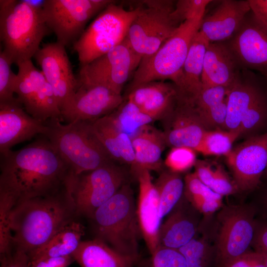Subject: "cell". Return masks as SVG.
Masks as SVG:
<instances>
[{"mask_svg":"<svg viewBox=\"0 0 267 267\" xmlns=\"http://www.w3.org/2000/svg\"><path fill=\"white\" fill-rule=\"evenodd\" d=\"M251 10L248 0H222L210 14L204 16L199 31L210 43L229 40Z\"/></svg>","mask_w":267,"mask_h":267,"instance_id":"44dd1931","label":"cell"},{"mask_svg":"<svg viewBox=\"0 0 267 267\" xmlns=\"http://www.w3.org/2000/svg\"><path fill=\"white\" fill-rule=\"evenodd\" d=\"M72 256L81 267H132L135 261L98 238L81 241Z\"/></svg>","mask_w":267,"mask_h":267,"instance_id":"83f0119b","label":"cell"},{"mask_svg":"<svg viewBox=\"0 0 267 267\" xmlns=\"http://www.w3.org/2000/svg\"><path fill=\"white\" fill-rule=\"evenodd\" d=\"M134 152L133 173L140 170L160 171L162 167V154L167 146L162 131L148 125L132 138Z\"/></svg>","mask_w":267,"mask_h":267,"instance_id":"484cf974","label":"cell"},{"mask_svg":"<svg viewBox=\"0 0 267 267\" xmlns=\"http://www.w3.org/2000/svg\"><path fill=\"white\" fill-rule=\"evenodd\" d=\"M19 100L0 103V153H5L16 144L31 139L48 131L46 123L27 113Z\"/></svg>","mask_w":267,"mask_h":267,"instance_id":"d6986e66","label":"cell"},{"mask_svg":"<svg viewBox=\"0 0 267 267\" xmlns=\"http://www.w3.org/2000/svg\"><path fill=\"white\" fill-rule=\"evenodd\" d=\"M59 119L47 122L44 135L70 169L77 176L99 168L113 161L95 134L90 122L63 124Z\"/></svg>","mask_w":267,"mask_h":267,"instance_id":"5b68a950","label":"cell"},{"mask_svg":"<svg viewBox=\"0 0 267 267\" xmlns=\"http://www.w3.org/2000/svg\"><path fill=\"white\" fill-rule=\"evenodd\" d=\"M141 59L126 38L108 52L81 66L77 78L80 84L103 85L121 94L124 85Z\"/></svg>","mask_w":267,"mask_h":267,"instance_id":"7c38bea8","label":"cell"},{"mask_svg":"<svg viewBox=\"0 0 267 267\" xmlns=\"http://www.w3.org/2000/svg\"><path fill=\"white\" fill-rule=\"evenodd\" d=\"M152 255V267H186L185 260L177 249L159 246Z\"/></svg>","mask_w":267,"mask_h":267,"instance_id":"ab89813d","label":"cell"},{"mask_svg":"<svg viewBox=\"0 0 267 267\" xmlns=\"http://www.w3.org/2000/svg\"><path fill=\"white\" fill-rule=\"evenodd\" d=\"M186 267H210L214 260V249L206 236L194 237L178 249Z\"/></svg>","mask_w":267,"mask_h":267,"instance_id":"d6a6232c","label":"cell"},{"mask_svg":"<svg viewBox=\"0 0 267 267\" xmlns=\"http://www.w3.org/2000/svg\"><path fill=\"white\" fill-rule=\"evenodd\" d=\"M254 205H228L218 215L219 230L214 249L217 267H224L248 251L256 228Z\"/></svg>","mask_w":267,"mask_h":267,"instance_id":"30bf717a","label":"cell"},{"mask_svg":"<svg viewBox=\"0 0 267 267\" xmlns=\"http://www.w3.org/2000/svg\"><path fill=\"white\" fill-rule=\"evenodd\" d=\"M210 0H178L176 1L172 15L174 20L180 25L184 22L204 16Z\"/></svg>","mask_w":267,"mask_h":267,"instance_id":"8d00e7d4","label":"cell"},{"mask_svg":"<svg viewBox=\"0 0 267 267\" xmlns=\"http://www.w3.org/2000/svg\"><path fill=\"white\" fill-rule=\"evenodd\" d=\"M91 218L98 239L109 244L120 254L136 260L140 231L134 193L129 183H125Z\"/></svg>","mask_w":267,"mask_h":267,"instance_id":"277c9868","label":"cell"},{"mask_svg":"<svg viewBox=\"0 0 267 267\" xmlns=\"http://www.w3.org/2000/svg\"><path fill=\"white\" fill-rule=\"evenodd\" d=\"M184 196L194 208L205 216L213 214L222 207V199H213L198 195Z\"/></svg>","mask_w":267,"mask_h":267,"instance_id":"7bdbcfd3","label":"cell"},{"mask_svg":"<svg viewBox=\"0 0 267 267\" xmlns=\"http://www.w3.org/2000/svg\"><path fill=\"white\" fill-rule=\"evenodd\" d=\"M196 111L201 122L207 130H224L227 116L226 99L207 109Z\"/></svg>","mask_w":267,"mask_h":267,"instance_id":"74e56055","label":"cell"},{"mask_svg":"<svg viewBox=\"0 0 267 267\" xmlns=\"http://www.w3.org/2000/svg\"><path fill=\"white\" fill-rule=\"evenodd\" d=\"M180 201L161 224L159 247L178 250L195 237L197 222L188 210V206Z\"/></svg>","mask_w":267,"mask_h":267,"instance_id":"d4e9b609","label":"cell"},{"mask_svg":"<svg viewBox=\"0 0 267 267\" xmlns=\"http://www.w3.org/2000/svg\"><path fill=\"white\" fill-rule=\"evenodd\" d=\"M194 167V173L198 178L211 188L215 175V168L209 163L201 160H197Z\"/></svg>","mask_w":267,"mask_h":267,"instance_id":"7dc6e473","label":"cell"},{"mask_svg":"<svg viewBox=\"0 0 267 267\" xmlns=\"http://www.w3.org/2000/svg\"><path fill=\"white\" fill-rule=\"evenodd\" d=\"M134 174L139 184L136 213L140 233L152 254L159 247V235L162 219L158 194L149 171L140 170Z\"/></svg>","mask_w":267,"mask_h":267,"instance_id":"ffe728a7","label":"cell"},{"mask_svg":"<svg viewBox=\"0 0 267 267\" xmlns=\"http://www.w3.org/2000/svg\"><path fill=\"white\" fill-rule=\"evenodd\" d=\"M184 195H198L216 199H222V196L203 183L194 173L187 174L184 177Z\"/></svg>","mask_w":267,"mask_h":267,"instance_id":"b9f144b4","label":"cell"},{"mask_svg":"<svg viewBox=\"0 0 267 267\" xmlns=\"http://www.w3.org/2000/svg\"><path fill=\"white\" fill-rule=\"evenodd\" d=\"M124 98L107 87L82 84L68 105L61 112L62 121L93 122L116 109Z\"/></svg>","mask_w":267,"mask_h":267,"instance_id":"e0dca14e","label":"cell"},{"mask_svg":"<svg viewBox=\"0 0 267 267\" xmlns=\"http://www.w3.org/2000/svg\"><path fill=\"white\" fill-rule=\"evenodd\" d=\"M74 261L72 256L47 257L30 262V267H67Z\"/></svg>","mask_w":267,"mask_h":267,"instance_id":"c3c4849f","label":"cell"},{"mask_svg":"<svg viewBox=\"0 0 267 267\" xmlns=\"http://www.w3.org/2000/svg\"><path fill=\"white\" fill-rule=\"evenodd\" d=\"M110 0H46L42 6L46 24L65 47L81 36L89 21L113 2Z\"/></svg>","mask_w":267,"mask_h":267,"instance_id":"8fae6325","label":"cell"},{"mask_svg":"<svg viewBox=\"0 0 267 267\" xmlns=\"http://www.w3.org/2000/svg\"><path fill=\"white\" fill-rule=\"evenodd\" d=\"M242 69L224 42L210 43L204 59L203 87L228 88Z\"/></svg>","mask_w":267,"mask_h":267,"instance_id":"603a6c76","label":"cell"},{"mask_svg":"<svg viewBox=\"0 0 267 267\" xmlns=\"http://www.w3.org/2000/svg\"><path fill=\"white\" fill-rule=\"evenodd\" d=\"M178 97V89L173 82L156 81L129 90L127 98L154 121H161L173 110Z\"/></svg>","mask_w":267,"mask_h":267,"instance_id":"7402d4cb","label":"cell"},{"mask_svg":"<svg viewBox=\"0 0 267 267\" xmlns=\"http://www.w3.org/2000/svg\"><path fill=\"white\" fill-rule=\"evenodd\" d=\"M228 88L217 86L203 87L195 98L193 106L198 110H202L216 105L226 99Z\"/></svg>","mask_w":267,"mask_h":267,"instance_id":"f35d334b","label":"cell"},{"mask_svg":"<svg viewBox=\"0 0 267 267\" xmlns=\"http://www.w3.org/2000/svg\"><path fill=\"white\" fill-rule=\"evenodd\" d=\"M17 203L16 199L8 192L0 190V254H8L12 246L10 230V215Z\"/></svg>","mask_w":267,"mask_h":267,"instance_id":"836d02e7","label":"cell"},{"mask_svg":"<svg viewBox=\"0 0 267 267\" xmlns=\"http://www.w3.org/2000/svg\"><path fill=\"white\" fill-rule=\"evenodd\" d=\"M248 1L255 19L267 31V0H248Z\"/></svg>","mask_w":267,"mask_h":267,"instance_id":"681fc988","label":"cell"},{"mask_svg":"<svg viewBox=\"0 0 267 267\" xmlns=\"http://www.w3.org/2000/svg\"><path fill=\"white\" fill-rule=\"evenodd\" d=\"M203 17L181 24L154 53L142 58L133 75L129 90L152 81L169 80L176 84Z\"/></svg>","mask_w":267,"mask_h":267,"instance_id":"8992f818","label":"cell"},{"mask_svg":"<svg viewBox=\"0 0 267 267\" xmlns=\"http://www.w3.org/2000/svg\"><path fill=\"white\" fill-rule=\"evenodd\" d=\"M13 64L9 57L3 51L0 52V103H12L18 99L14 94L17 74L12 70Z\"/></svg>","mask_w":267,"mask_h":267,"instance_id":"e575fe53","label":"cell"},{"mask_svg":"<svg viewBox=\"0 0 267 267\" xmlns=\"http://www.w3.org/2000/svg\"><path fill=\"white\" fill-rule=\"evenodd\" d=\"M254 251L261 254L267 267V220H257L251 245Z\"/></svg>","mask_w":267,"mask_h":267,"instance_id":"ee69618b","label":"cell"},{"mask_svg":"<svg viewBox=\"0 0 267 267\" xmlns=\"http://www.w3.org/2000/svg\"><path fill=\"white\" fill-rule=\"evenodd\" d=\"M176 1L145 0L132 21L126 37L142 58L154 53L179 26L172 13Z\"/></svg>","mask_w":267,"mask_h":267,"instance_id":"9c48e42d","label":"cell"},{"mask_svg":"<svg viewBox=\"0 0 267 267\" xmlns=\"http://www.w3.org/2000/svg\"><path fill=\"white\" fill-rule=\"evenodd\" d=\"M262 74H263V76H264V77L265 78L266 80L267 83V73Z\"/></svg>","mask_w":267,"mask_h":267,"instance_id":"816d5d0a","label":"cell"},{"mask_svg":"<svg viewBox=\"0 0 267 267\" xmlns=\"http://www.w3.org/2000/svg\"><path fill=\"white\" fill-rule=\"evenodd\" d=\"M256 208L257 210L260 209L264 217V219L267 220V191L262 198L259 207Z\"/></svg>","mask_w":267,"mask_h":267,"instance_id":"f907efd6","label":"cell"},{"mask_svg":"<svg viewBox=\"0 0 267 267\" xmlns=\"http://www.w3.org/2000/svg\"><path fill=\"white\" fill-rule=\"evenodd\" d=\"M114 161L79 175H69L67 198L77 211L91 218L94 212L126 183V174Z\"/></svg>","mask_w":267,"mask_h":267,"instance_id":"ba28073f","label":"cell"},{"mask_svg":"<svg viewBox=\"0 0 267 267\" xmlns=\"http://www.w3.org/2000/svg\"><path fill=\"white\" fill-rule=\"evenodd\" d=\"M197 161L196 151L186 147H172L167 154L164 164L169 170L180 174L194 166Z\"/></svg>","mask_w":267,"mask_h":267,"instance_id":"d590c367","label":"cell"},{"mask_svg":"<svg viewBox=\"0 0 267 267\" xmlns=\"http://www.w3.org/2000/svg\"><path fill=\"white\" fill-rule=\"evenodd\" d=\"M209 43L198 31L192 40L180 75L174 84L178 89V98L192 105L203 87L204 59Z\"/></svg>","mask_w":267,"mask_h":267,"instance_id":"cb8c5ba5","label":"cell"},{"mask_svg":"<svg viewBox=\"0 0 267 267\" xmlns=\"http://www.w3.org/2000/svg\"><path fill=\"white\" fill-rule=\"evenodd\" d=\"M84 233L82 224L68 221L46 243L28 254L30 262L47 257L72 256Z\"/></svg>","mask_w":267,"mask_h":267,"instance_id":"f1b7e54d","label":"cell"},{"mask_svg":"<svg viewBox=\"0 0 267 267\" xmlns=\"http://www.w3.org/2000/svg\"><path fill=\"white\" fill-rule=\"evenodd\" d=\"M90 122L93 133L111 159L132 168L134 152L132 138L116 126L108 115Z\"/></svg>","mask_w":267,"mask_h":267,"instance_id":"4316f807","label":"cell"},{"mask_svg":"<svg viewBox=\"0 0 267 267\" xmlns=\"http://www.w3.org/2000/svg\"><path fill=\"white\" fill-rule=\"evenodd\" d=\"M55 194L16 203L10 215L12 245L28 254L46 243L69 221L64 204Z\"/></svg>","mask_w":267,"mask_h":267,"instance_id":"7a4b0ae2","label":"cell"},{"mask_svg":"<svg viewBox=\"0 0 267 267\" xmlns=\"http://www.w3.org/2000/svg\"><path fill=\"white\" fill-rule=\"evenodd\" d=\"M34 57L52 87L61 112L70 103L80 86L65 47L57 42L45 44Z\"/></svg>","mask_w":267,"mask_h":267,"instance_id":"5bb4252c","label":"cell"},{"mask_svg":"<svg viewBox=\"0 0 267 267\" xmlns=\"http://www.w3.org/2000/svg\"><path fill=\"white\" fill-rule=\"evenodd\" d=\"M224 267H266L263 256L255 251H248Z\"/></svg>","mask_w":267,"mask_h":267,"instance_id":"bcb514c9","label":"cell"},{"mask_svg":"<svg viewBox=\"0 0 267 267\" xmlns=\"http://www.w3.org/2000/svg\"><path fill=\"white\" fill-rule=\"evenodd\" d=\"M0 190L17 202L55 194L65 186L70 169L43 135L21 149L0 154Z\"/></svg>","mask_w":267,"mask_h":267,"instance_id":"6da1fadb","label":"cell"},{"mask_svg":"<svg viewBox=\"0 0 267 267\" xmlns=\"http://www.w3.org/2000/svg\"><path fill=\"white\" fill-rule=\"evenodd\" d=\"M161 121L167 145L198 149L207 131L192 105L177 99L173 110Z\"/></svg>","mask_w":267,"mask_h":267,"instance_id":"ac0fdd59","label":"cell"},{"mask_svg":"<svg viewBox=\"0 0 267 267\" xmlns=\"http://www.w3.org/2000/svg\"><path fill=\"white\" fill-rule=\"evenodd\" d=\"M0 267H30V259L25 251L15 248L0 256Z\"/></svg>","mask_w":267,"mask_h":267,"instance_id":"f6af8a7d","label":"cell"},{"mask_svg":"<svg viewBox=\"0 0 267 267\" xmlns=\"http://www.w3.org/2000/svg\"><path fill=\"white\" fill-rule=\"evenodd\" d=\"M224 42L242 68L267 73V31L251 10L235 34Z\"/></svg>","mask_w":267,"mask_h":267,"instance_id":"2e32d148","label":"cell"},{"mask_svg":"<svg viewBox=\"0 0 267 267\" xmlns=\"http://www.w3.org/2000/svg\"><path fill=\"white\" fill-rule=\"evenodd\" d=\"M108 115L116 126L131 138L143 128L154 121L127 97Z\"/></svg>","mask_w":267,"mask_h":267,"instance_id":"4dcf8cb0","label":"cell"},{"mask_svg":"<svg viewBox=\"0 0 267 267\" xmlns=\"http://www.w3.org/2000/svg\"><path fill=\"white\" fill-rule=\"evenodd\" d=\"M211 189L222 197L233 194L239 191L234 179L229 177L221 165L215 168V175Z\"/></svg>","mask_w":267,"mask_h":267,"instance_id":"60d3db41","label":"cell"},{"mask_svg":"<svg viewBox=\"0 0 267 267\" xmlns=\"http://www.w3.org/2000/svg\"><path fill=\"white\" fill-rule=\"evenodd\" d=\"M42 6L28 0H0L2 50L13 63L32 59L43 39L51 33L43 17Z\"/></svg>","mask_w":267,"mask_h":267,"instance_id":"3957f363","label":"cell"},{"mask_svg":"<svg viewBox=\"0 0 267 267\" xmlns=\"http://www.w3.org/2000/svg\"><path fill=\"white\" fill-rule=\"evenodd\" d=\"M158 192L162 218L169 214L181 199L184 182L180 174L170 170L161 172L154 182Z\"/></svg>","mask_w":267,"mask_h":267,"instance_id":"f546056e","label":"cell"},{"mask_svg":"<svg viewBox=\"0 0 267 267\" xmlns=\"http://www.w3.org/2000/svg\"><path fill=\"white\" fill-rule=\"evenodd\" d=\"M138 7L127 10L114 1L99 12L72 44L81 66L103 55L126 38Z\"/></svg>","mask_w":267,"mask_h":267,"instance_id":"52a82bcc","label":"cell"},{"mask_svg":"<svg viewBox=\"0 0 267 267\" xmlns=\"http://www.w3.org/2000/svg\"><path fill=\"white\" fill-rule=\"evenodd\" d=\"M225 157L239 190L256 189L267 166V133L247 139Z\"/></svg>","mask_w":267,"mask_h":267,"instance_id":"9a60e30c","label":"cell"},{"mask_svg":"<svg viewBox=\"0 0 267 267\" xmlns=\"http://www.w3.org/2000/svg\"><path fill=\"white\" fill-rule=\"evenodd\" d=\"M265 175L266 176V177L267 178V168H266V170H265V172H264L263 175Z\"/></svg>","mask_w":267,"mask_h":267,"instance_id":"f5cc1de1","label":"cell"},{"mask_svg":"<svg viewBox=\"0 0 267 267\" xmlns=\"http://www.w3.org/2000/svg\"><path fill=\"white\" fill-rule=\"evenodd\" d=\"M18 73L15 94L26 112L35 119L46 123L62 120L61 111L52 87L32 59L16 64Z\"/></svg>","mask_w":267,"mask_h":267,"instance_id":"4fadbf2b","label":"cell"},{"mask_svg":"<svg viewBox=\"0 0 267 267\" xmlns=\"http://www.w3.org/2000/svg\"><path fill=\"white\" fill-rule=\"evenodd\" d=\"M238 133L223 130H207L196 152L205 156H227L233 149Z\"/></svg>","mask_w":267,"mask_h":267,"instance_id":"1f68e13d","label":"cell"}]
</instances>
